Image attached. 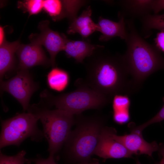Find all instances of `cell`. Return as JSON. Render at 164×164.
<instances>
[{
  "label": "cell",
  "mask_w": 164,
  "mask_h": 164,
  "mask_svg": "<svg viewBox=\"0 0 164 164\" xmlns=\"http://www.w3.org/2000/svg\"><path fill=\"white\" fill-rule=\"evenodd\" d=\"M85 81L93 89L111 99L122 93H133L131 77L123 55L99 45L87 58Z\"/></svg>",
  "instance_id": "1"
},
{
  "label": "cell",
  "mask_w": 164,
  "mask_h": 164,
  "mask_svg": "<svg viewBox=\"0 0 164 164\" xmlns=\"http://www.w3.org/2000/svg\"><path fill=\"white\" fill-rule=\"evenodd\" d=\"M126 49L123 56L134 92L149 75L164 69V58L155 44L147 42L139 34L133 20L126 19Z\"/></svg>",
  "instance_id": "2"
},
{
  "label": "cell",
  "mask_w": 164,
  "mask_h": 164,
  "mask_svg": "<svg viewBox=\"0 0 164 164\" xmlns=\"http://www.w3.org/2000/svg\"><path fill=\"white\" fill-rule=\"evenodd\" d=\"M76 127L64 144V154L69 161L77 163L90 161L97 144L105 118L99 114L77 115Z\"/></svg>",
  "instance_id": "3"
},
{
  "label": "cell",
  "mask_w": 164,
  "mask_h": 164,
  "mask_svg": "<svg viewBox=\"0 0 164 164\" xmlns=\"http://www.w3.org/2000/svg\"><path fill=\"white\" fill-rule=\"evenodd\" d=\"M28 111L35 114L42 123L44 137L49 145V156L54 157L68 138L74 124V115L56 109L51 110L38 106L29 107Z\"/></svg>",
  "instance_id": "4"
},
{
  "label": "cell",
  "mask_w": 164,
  "mask_h": 164,
  "mask_svg": "<svg viewBox=\"0 0 164 164\" xmlns=\"http://www.w3.org/2000/svg\"><path fill=\"white\" fill-rule=\"evenodd\" d=\"M77 87L73 91L54 96L48 95L49 106L72 114L78 115L90 109H99L111 101L110 98L89 86L84 80L78 79L75 83Z\"/></svg>",
  "instance_id": "5"
},
{
  "label": "cell",
  "mask_w": 164,
  "mask_h": 164,
  "mask_svg": "<svg viewBox=\"0 0 164 164\" xmlns=\"http://www.w3.org/2000/svg\"><path fill=\"white\" fill-rule=\"evenodd\" d=\"M39 120L34 113L18 114L1 122L0 148L13 145L19 146L25 139L30 138L33 141H40L44 137L43 131L38 128Z\"/></svg>",
  "instance_id": "6"
},
{
  "label": "cell",
  "mask_w": 164,
  "mask_h": 164,
  "mask_svg": "<svg viewBox=\"0 0 164 164\" xmlns=\"http://www.w3.org/2000/svg\"><path fill=\"white\" fill-rule=\"evenodd\" d=\"M1 82L2 90L16 99L24 111L28 110L31 97L38 87L28 70H18L15 76Z\"/></svg>",
  "instance_id": "7"
},
{
  "label": "cell",
  "mask_w": 164,
  "mask_h": 164,
  "mask_svg": "<svg viewBox=\"0 0 164 164\" xmlns=\"http://www.w3.org/2000/svg\"><path fill=\"white\" fill-rule=\"evenodd\" d=\"M49 24L48 20L41 22L38 26L40 33L32 34L29 38L30 40L34 41L45 47L50 55L51 65L54 67L56 56L60 51H63L67 37L63 33L51 30Z\"/></svg>",
  "instance_id": "8"
},
{
  "label": "cell",
  "mask_w": 164,
  "mask_h": 164,
  "mask_svg": "<svg viewBox=\"0 0 164 164\" xmlns=\"http://www.w3.org/2000/svg\"><path fill=\"white\" fill-rule=\"evenodd\" d=\"M116 132L113 128L104 126L101 132L94 155L104 159L131 158L132 155L114 138L113 135Z\"/></svg>",
  "instance_id": "9"
},
{
  "label": "cell",
  "mask_w": 164,
  "mask_h": 164,
  "mask_svg": "<svg viewBox=\"0 0 164 164\" xmlns=\"http://www.w3.org/2000/svg\"><path fill=\"white\" fill-rule=\"evenodd\" d=\"M27 44H20L16 53L19 60L18 70H28L34 66L51 65L42 45L33 41Z\"/></svg>",
  "instance_id": "10"
},
{
  "label": "cell",
  "mask_w": 164,
  "mask_h": 164,
  "mask_svg": "<svg viewBox=\"0 0 164 164\" xmlns=\"http://www.w3.org/2000/svg\"><path fill=\"white\" fill-rule=\"evenodd\" d=\"M87 2L83 0H43V9L55 21L67 18L70 22L77 16L79 9Z\"/></svg>",
  "instance_id": "11"
},
{
  "label": "cell",
  "mask_w": 164,
  "mask_h": 164,
  "mask_svg": "<svg viewBox=\"0 0 164 164\" xmlns=\"http://www.w3.org/2000/svg\"><path fill=\"white\" fill-rule=\"evenodd\" d=\"M114 138L121 143L132 155L145 154L152 157L153 153L158 151L159 145L155 141L149 143L144 138L142 132L131 130L129 134L118 135L116 132Z\"/></svg>",
  "instance_id": "12"
},
{
  "label": "cell",
  "mask_w": 164,
  "mask_h": 164,
  "mask_svg": "<svg viewBox=\"0 0 164 164\" xmlns=\"http://www.w3.org/2000/svg\"><path fill=\"white\" fill-rule=\"evenodd\" d=\"M153 0H122L117 2L121 8L118 16L140 20L151 14Z\"/></svg>",
  "instance_id": "13"
},
{
  "label": "cell",
  "mask_w": 164,
  "mask_h": 164,
  "mask_svg": "<svg viewBox=\"0 0 164 164\" xmlns=\"http://www.w3.org/2000/svg\"><path fill=\"white\" fill-rule=\"evenodd\" d=\"M118 17L119 21L118 22L99 17L97 23V31L101 33L99 41L106 42L115 37L125 40L127 35L125 18L121 16Z\"/></svg>",
  "instance_id": "14"
},
{
  "label": "cell",
  "mask_w": 164,
  "mask_h": 164,
  "mask_svg": "<svg viewBox=\"0 0 164 164\" xmlns=\"http://www.w3.org/2000/svg\"><path fill=\"white\" fill-rule=\"evenodd\" d=\"M92 13L91 9L89 6L80 16L70 21L67 33L70 34L78 33L83 39H85L97 31V23H94L91 18Z\"/></svg>",
  "instance_id": "15"
},
{
  "label": "cell",
  "mask_w": 164,
  "mask_h": 164,
  "mask_svg": "<svg viewBox=\"0 0 164 164\" xmlns=\"http://www.w3.org/2000/svg\"><path fill=\"white\" fill-rule=\"evenodd\" d=\"M99 45L92 44L88 40H72L67 38L63 48L68 57L73 58L77 63H82L84 59L92 55Z\"/></svg>",
  "instance_id": "16"
},
{
  "label": "cell",
  "mask_w": 164,
  "mask_h": 164,
  "mask_svg": "<svg viewBox=\"0 0 164 164\" xmlns=\"http://www.w3.org/2000/svg\"><path fill=\"white\" fill-rule=\"evenodd\" d=\"M19 40L9 42L5 41L0 46V75L1 81L5 75L14 67L15 54L20 45Z\"/></svg>",
  "instance_id": "17"
},
{
  "label": "cell",
  "mask_w": 164,
  "mask_h": 164,
  "mask_svg": "<svg viewBox=\"0 0 164 164\" xmlns=\"http://www.w3.org/2000/svg\"><path fill=\"white\" fill-rule=\"evenodd\" d=\"M47 84L50 89L56 91L64 90L70 82V76L67 72L60 68L54 67L48 73Z\"/></svg>",
  "instance_id": "18"
},
{
  "label": "cell",
  "mask_w": 164,
  "mask_h": 164,
  "mask_svg": "<svg viewBox=\"0 0 164 164\" xmlns=\"http://www.w3.org/2000/svg\"><path fill=\"white\" fill-rule=\"evenodd\" d=\"M142 33L145 38L149 37L153 29L164 31V12L161 14H150L140 19Z\"/></svg>",
  "instance_id": "19"
},
{
  "label": "cell",
  "mask_w": 164,
  "mask_h": 164,
  "mask_svg": "<svg viewBox=\"0 0 164 164\" xmlns=\"http://www.w3.org/2000/svg\"><path fill=\"white\" fill-rule=\"evenodd\" d=\"M43 0H26L19 1L18 8L25 12H28L29 15L39 13L43 9Z\"/></svg>",
  "instance_id": "20"
},
{
  "label": "cell",
  "mask_w": 164,
  "mask_h": 164,
  "mask_svg": "<svg viewBox=\"0 0 164 164\" xmlns=\"http://www.w3.org/2000/svg\"><path fill=\"white\" fill-rule=\"evenodd\" d=\"M26 153L25 151L22 150L15 155L8 156L0 151V164H29L31 160L25 158Z\"/></svg>",
  "instance_id": "21"
},
{
  "label": "cell",
  "mask_w": 164,
  "mask_h": 164,
  "mask_svg": "<svg viewBox=\"0 0 164 164\" xmlns=\"http://www.w3.org/2000/svg\"><path fill=\"white\" fill-rule=\"evenodd\" d=\"M130 101L127 95H115L112 102L113 112H129Z\"/></svg>",
  "instance_id": "22"
},
{
  "label": "cell",
  "mask_w": 164,
  "mask_h": 164,
  "mask_svg": "<svg viewBox=\"0 0 164 164\" xmlns=\"http://www.w3.org/2000/svg\"><path fill=\"white\" fill-rule=\"evenodd\" d=\"M164 102V97L163 98ZM164 120V104L159 111L152 118L141 125L133 127L134 130L142 132L145 128L154 123L160 122Z\"/></svg>",
  "instance_id": "23"
},
{
  "label": "cell",
  "mask_w": 164,
  "mask_h": 164,
  "mask_svg": "<svg viewBox=\"0 0 164 164\" xmlns=\"http://www.w3.org/2000/svg\"><path fill=\"white\" fill-rule=\"evenodd\" d=\"M113 118L117 124L123 125L128 122L130 120L129 112H113Z\"/></svg>",
  "instance_id": "24"
},
{
  "label": "cell",
  "mask_w": 164,
  "mask_h": 164,
  "mask_svg": "<svg viewBox=\"0 0 164 164\" xmlns=\"http://www.w3.org/2000/svg\"><path fill=\"white\" fill-rule=\"evenodd\" d=\"M154 41L156 46L160 51L164 52V31L158 32Z\"/></svg>",
  "instance_id": "25"
},
{
  "label": "cell",
  "mask_w": 164,
  "mask_h": 164,
  "mask_svg": "<svg viewBox=\"0 0 164 164\" xmlns=\"http://www.w3.org/2000/svg\"><path fill=\"white\" fill-rule=\"evenodd\" d=\"M164 10V0H153L152 11L154 14H158Z\"/></svg>",
  "instance_id": "26"
},
{
  "label": "cell",
  "mask_w": 164,
  "mask_h": 164,
  "mask_svg": "<svg viewBox=\"0 0 164 164\" xmlns=\"http://www.w3.org/2000/svg\"><path fill=\"white\" fill-rule=\"evenodd\" d=\"M35 164H56L55 161L54 157L49 156L47 159L38 158L31 160Z\"/></svg>",
  "instance_id": "27"
},
{
  "label": "cell",
  "mask_w": 164,
  "mask_h": 164,
  "mask_svg": "<svg viewBox=\"0 0 164 164\" xmlns=\"http://www.w3.org/2000/svg\"><path fill=\"white\" fill-rule=\"evenodd\" d=\"M6 40L5 39V35L4 27L0 26V45L3 44Z\"/></svg>",
  "instance_id": "28"
},
{
  "label": "cell",
  "mask_w": 164,
  "mask_h": 164,
  "mask_svg": "<svg viewBox=\"0 0 164 164\" xmlns=\"http://www.w3.org/2000/svg\"><path fill=\"white\" fill-rule=\"evenodd\" d=\"M158 151L160 155L162 157V159L164 162V144H161L159 145Z\"/></svg>",
  "instance_id": "29"
},
{
  "label": "cell",
  "mask_w": 164,
  "mask_h": 164,
  "mask_svg": "<svg viewBox=\"0 0 164 164\" xmlns=\"http://www.w3.org/2000/svg\"><path fill=\"white\" fill-rule=\"evenodd\" d=\"M77 164H100L98 161L96 160H91L90 161L84 162L80 163H77Z\"/></svg>",
  "instance_id": "30"
},
{
  "label": "cell",
  "mask_w": 164,
  "mask_h": 164,
  "mask_svg": "<svg viewBox=\"0 0 164 164\" xmlns=\"http://www.w3.org/2000/svg\"><path fill=\"white\" fill-rule=\"evenodd\" d=\"M159 164H164V162L163 160L162 159Z\"/></svg>",
  "instance_id": "31"
},
{
  "label": "cell",
  "mask_w": 164,
  "mask_h": 164,
  "mask_svg": "<svg viewBox=\"0 0 164 164\" xmlns=\"http://www.w3.org/2000/svg\"><path fill=\"white\" fill-rule=\"evenodd\" d=\"M136 164H141L138 160H137L136 162Z\"/></svg>",
  "instance_id": "32"
}]
</instances>
